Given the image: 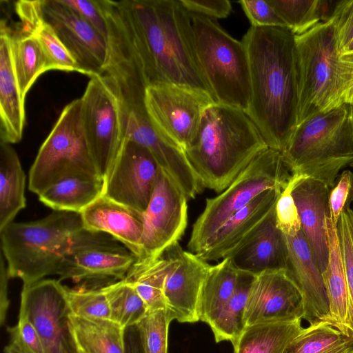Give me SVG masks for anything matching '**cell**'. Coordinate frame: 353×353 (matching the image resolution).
Wrapping results in <instances>:
<instances>
[{
	"mask_svg": "<svg viewBox=\"0 0 353 353\" xmlns=\"http://www.w3.org/2000/svg\"><path fill=\"white\" fill-rule=\"evenodd\" d=\"M99 3L108 30L107 60L100 76L127 108L145 110L146 88L157 83L190 88L214 99L198 60L190 13L179 0Z\"/></svg>",
	"mask_w": 353,
	"mask_h": 353,
	"instance_id": "1",
	"label": "cell"
},
{
	"mask_svg": "<svg viewBox=\"0 0 353 353\" xmlns=\"http://www.w3.org/2000/svg\"><path fill=\"white\" fill-rule=\"evenodd\" d=\"M241 41L248 54L251 88L245 113L268 147L283 152L298 124L295 35L285 27L251 26Z\"/></svg>",
	"mask_w": 353,
	"mask_h": 353,
	"instance_id": "2",
	"label": "cell"
},
{
	"mask_svg": "<svg viewBox=\"0 0 353 353\" xmlns=\"http://www.w3.org/2000/svg\"><path fill=\"white\" fill-rule=\"evenodd\" d=\"M268 148L245 111L215 102L204 111L197 135L184 151L203 188L220 193Z\"/></svg>",
	"mask_w": 353,
	"mask_h": 353,
	"instance_id": "3",
	"label": "cell"
},
{
	"mask_svg": "<svg viewBox=\"0 0 353 353\" xmlns=\"http://www.w3.org/2000/svg\"><path fill=\"white\" fill-rule=\"evenodd\" d=\"M299 73L298 125L349 103L353 88V53L342 54L331 20L295 35Z\"/></svg>",
	"mask_w": 353,
	"mask_h": 353,
	"instance_id": "4",
	"label": "cell"
},
{
	"mask_svg": "<svg viewBox=\"0 0 353 353\" xmlns=\"http://www.w3.org/2000/svg\"><path fill=\"white\" fill-rule=\"evenodd\" d=\"M83 229L80 213L54 211L36 221L12 222L1 230L9 279L30 285L57 275L74 237Z\"/></svg>",
	"mask_w": 353,
	"mask_h": 353,
	"instance_id": "5",
	"label": "cell"
},
{
	"mask_svg": "<svg viewBox=\"0 0 353 353\" xmlns=\"http://www.w3.org/2000/svg\"><path fill=\"white\" fill-rule=\"evenodd\" d=\"M282 154L292 175L332 188L342 168L353 166V105L343 103L298 125Z\"/></svg>",
	"mask_w": 353,
	"mask_h": 353,
	"instance_id": "6",
	"label": "cell"
},
{
	"mask_svg": "<svg viewBox=\"0 0 353 353\" xmlns=\"http://www.w3.org/2000/svg\"><path fill=\"white\" fill-rule=\"evenodd\" d=\"M198 60L215 101L246 111L251 88L245 47L212 19L190 13Z\"/></svg>",
	"mask_w": 353,
	"mask_h": 353,
	"instance_id": "7",
	"label": "cell"
},
{
	"mask_svg": "<svg viewBox=\"0 0 353 353\" xmlns=\"http://www.w3.org/2000/svg\"><path fill=\"white\" fill-rule=\"evenodd\" d=\"M292 174L281 152L268 148L223 192L206 199L192 226L188 248L199 255L225 221L266 190L285 188Z\"/></svg>",
	"mask_w": 353,
	"mask_h": 353,
	"instance_id": "8",
	"label": "cell"
},
{
	"mask_svg": "<svg viewBox=\"0 0 353 353\" xmlns=\"http://www.w3.org/2000/svg\"><path fill=\"white\" fill-rule=\"evenodd\" d=\"M75 177L103 179L85 137L80 98L64 107L41 145L29 172L28 188L39 195L52 185Z\"/></svg>",
	"mask_w": 353,
	"mask_h": 353,
	"instance_id": "9",
	"label": "cell"
},
{
	"mask_svg": "<svg viewBox=\"0 0 353 353\" xmlns=\"http://www.w3.org/2000/svg\"><path fill=\"white\" fill-rule=\"evenodd\" d=\"M81 99L85 137L104 179L124 140V108L112 84L101 76L90 77Z\"/></svg>",
	"mask_w": 353,
	"mask_h": 353,
	"instance_id": "10",
	"label": "cell"
},
{
	"mask_svg": "<svg viewBox=\"0 0 353 353\" xmlns=\"http://www.w3.org/2000/svg\"><path fill=\"white\" fill-rule=\"evenodd\" d=\"M215 102L205 92L168 83L148 85L144 97L152 125L183 150L194 141L204 111Z\"/></svg>",
	"mask_w": 353,
	"mask_h": 353,
	"instance_id": "11",
	"label": "cell"
},
{
	"mask_svg": "<svg viewBox=\"0 0 353 353\" xmlns=\"http://www.w3.org/2000/svg\"><path fill=\"white\" fill-rule=\"evenodd\" d=\"M137 257L111 236L84 228L64 256L57 276L74 282L123 279Z\"/></svg>",
	"mask_w": 353,
	"mask_h": 353,
	"instance_id": "12",
	"label": "cell"
},
{
	"mask_svg": "<svg viewBox=\"0 0 353 353\" xmlns=\"http://www.w3.org/2000/svg\"><path fill=\"white\" fill-rule=\"evenodd\" d=\"M188 200L176 182L160 168L150 200L143 212L141 257L160 256L179 243L188 225Z\"/></svg>",
	"mask_w": 353,
	"mask_h": 353,
	"instance_id": "13",
	"label": "cell"
},
{
	"mask_svg": "<svg viewBox=\"0 0 353 353\" xmlns=\"http://www.w3.org/2000/svg\"><path fill=\"white\" fill-rule=\"evenodd\" d=\"M66 286L43 279L23 285L19 314L34 325L46 353H76L68 327Z\"/></svg>",
	"mask_w": 353,
	"mask_h": 353,
	"instance_id": "14",
	"label": "cell"
},
{
	"mask_svg": "<svg viewBox=\"0 0 353 353\" xmlns=\"http://www.w3.org/2000/svg\"><path fill=\"white\" fill-rule=\"evenodd\" d=\"M159 169L148 149L124 139L104 179L103 194L143 212L152 194Z\"/></svg>",
	"mask_w": 353,
	"mask_h": 353,
	"instance_id": "15",
	"label": "cell"
},
{
	"mask_svg": "<svg viewBox=\"0 0 353 353\" xmlns=\"http://www.w3.org/2000/svg\"><path fill=\"white\" fill-rule=\"evenodd\" d=\"M303 299L288 269L267 270L255 274L244 315L245 326L303 319Z\"/></svg>",
	"mask_w": 353,
	"mask_h": 353,
	"instance_id": "16",
	"label": "cell"
},
{
	"mask_svg": "<svg viewBox=\"0 0 353 353\" xmlns=\"http://www.w3.org/2000/svg\"><path fill=\"white\" fill-rule=\"evenodd\" d=\"M42 13L77 62L81 73L90 77L101 75L108 55L106 40L60 0L42 1Z\"/></svg>",
	"mask_w": 353,
	"mask_h": 353,
	"instance_id": "17",
	"label": "cell"
},
{
	"mask_svg": "<svg viewBox=\"0 0 353 353\" xmlns=\"http://www.w3.org/2000/svg\"><path fill=\"white\" fill-rule=\"evenodd\" d=\"M124 139L149 150L159 167L176 182L188 199H194L202 191L203 188L185 151L154 128L146 112L124 107Z\"/></svg>",
	"mask_w": 353,
	"mask_h": 353,
	"instance_id": "18",
	"label": "cell"
},
{
	"mask_svg": "<svg viewBox=\"0 0 353 353\" xmlns=\"http://www.w3.org/2000/svg\"><path fill=\"white\" fill-rule=\"evenodd\" d=\"M167 251L171 265L163 287L165 308L172 320L197 322L199 295L211 265L196 254L184 251L179 243Z\"/></svg>",
	"mask_w": 353,
	"mask_h": 353,
	"instance_id": "19",
	"label": "cell"
},
{
	"mask_svg": "<svg viewBox=\"0 0 353 353\" xmlns=\"http://www.w3.org/2000/svg\"><path fill=\"white\" fill-rule=\"evenodd\" d=\"M292 194L298 210L301 230L323 274L329 258L326 218L329 216L330 188L321 181L300 176Z\"/></svg>",
	"mask_w": 353,
	"mask_h": 353,
	"instance_id": "20",
	"label": "cell"
},
{
	"mask_svg": "<svg viewBox=\"0 0 353 353\" xmlns=\"http://www.w3.org/2000/svg\"><path fill=\"white\" fill-rule=\"evenodd\" d=\"M285 238L288 249V270L303 295V319L310 325L323 321L334 326L322 273L314 262L302 231L293 236L285 235Z\"/></svg>",
	"mask_w": 353,
	"mask_h": 353,
	"instance_id": "21",
	"label": "cell"
},
{
	"mask_svg": "<svg viewBox=\"0 0 353 353\" xmlns=\"http://www.w3.org/2000/svg\"><path fill=\"white\" fill-rule=\"evenodd\" d=\"M80 214L85 230L107 234L141 256L143 212L103 194Z\"/></svg>",
	"mask_w": 353,
	"mask_h": 353,
	"instance_id": "22",
	"label": "cell"
},
{
	"mask_svg": "<svg viewBox=\"0 0 353 353\" xmlns=\"http://www.w3.org/2000/svg\"><path fill=\"white\" fill-rule=\"evenodd\" d=\"M283 189L266 190L232 214L198 256L207 262L228 257L253 232L275 206Z\"/></svg>",
	"mask_w": 353,
	"mask_h": 353,
	"instance_id": "23",
	"label": "cell"
},
{
	"mask_svg": "<svg viewBox=\"0 0 353 353\" xmlns=\"http://www.w3.org/2000/svg\"><path fill=\"white\" fill-rule=\"evenodd\" d=\"M226 258H230L239 270L253 274L288 268L285 238L276 223L275 206L242 244Z\"/></svg>",
	"mask_w": 353,
	"mask_h": 353,
	"instance_id": "24",
	"label": "cell"
},
{
	"mask_svg": "<svg viewBox=\"0 0 353 353\" xmlns=\"http://www.w3.org/2000/svg\"><path fill=\"white\" fill-rule=\"evenodd\" d=\"M0 22V141L12 144L19 142L23 137L25 99L14 68L12 30L6 19Z\"/></svg>",
	"mask_w": 353,
	"mask_h": 353,
	"instance_id": "25",
	"label": "cell"
},
{
	"mask_svg": "<svg viewBox=\"0 0 353 353\" xmlns=\"http://www.w3.org/2000/svg\"><path fill=\"white\" fill-rule=\"evenodd\" d=\"M15 10L21 26L19 32L30 33L39 41L47 60L48 70L81 73L79 66L54 29L43 19L42 1H19Z\"/></svg>",
	"mask_w": 353,
	"mask_h": 353,
	"instance_id": "26",
	"label": "cell"
},
{
	"mask_svg": "<svg viewBox=\"0 0 353 353\" xmlns=\"http://www.w3.org/2000/svg\"><path fill=\"white\" fill-rule=\"evenodd\" d=\"M329 258L322 276L329 303L330 316L335 327L350 336L347 327L348 290L336 226L326 218Z\"/></svg>",
	"mask_w": 353,
	"mask_h": 353,
	"instance_id": "27",
	"label": "cell"
},
{
	"mask_svg": "<svg viewBox=\"0 0 353 353\" xmlns=\"http://www.w3.org/2000/svg\"><path fill=\"white\" fill-rule=\"evenodd\" d=\"M74 343L85 353H125V330L110 319H92L69 314Z\"/></svg>",
	"mask_w": 353,
	"mask_h": 353,
	"instance_id": "28",
	"label": "cell"
},
{
	"mask_svg": "<svg viewBox=\"0 0 353 353\" xmlns=\"http://www.w3.org/2000/svg\"><path fill=\"white\" fill-rule=\"evenodd\" d=\"M26 174L11 144L0 141V231L26 205Z\"/></svg>",
	"mask_w": 353,
	"mask_h": 353,
	"instance_id": "29",
	"label": "cell"
},
{
	"mask_svg": "<svg viewBox=\"0 0 353 353\" xmlns=\"http://www.w3.org/2000/svg\"><path fill=\"white\" fill-rule=\"evenodd\" d=\"M301 320L247 326L241 334L232 342L234 353H285L291 341L303 329Z\"/></svg>",
	"mask_w": 353,
	"mask_h": 353,
	"instance_id": "30",
	"label": "cell"
},
{
	"mask_svg": "<svg viewBox=\"0 0 353 353\" xmlns=\"http://www.w3.org/2000/svg\"><path fill=\"white\" fill-rule=\"evenodd\" d=\"M239 276V270L230 258L210 266L199 295V321L209 325L216 316L234 294Z\"/></svg>",
	"mask_w": 353,
	"mask_h": 353,
	"instance_id": "31",
	"label": "cell"
},
{
	"mask_svg": "<svg viewBox=\"0 0 353 353\" xmlns=\"http://www.w3.org/2000/svg\"><path fill=\"white\" fill-rule=\"evenodd\" d=\"M170 265L168 251L157 257H139L124 278L134 288L148 311L165 308L163 287Z\"/></svg>",
	"mask_w": 353,
	"mask_h": 353,
	"instance_id": "32",
	"label": "cell"
},
{
	"mask_svg": "<svg viewBox=\"0 0 353 353\" xmlns=\"http://www.w3.org/2000/svg\"><path fill=\"white\" fill-rule=\"evenodd\" d=\"M104 179L70 178L49 187L39 201L54 211L81 213L103 194Z\"/></svg>",
	"mask_w": 353,
	"mask_h": 353,
	"instance_id": "33",
	"label": "cell"
},
{
	"mask_svg": "<svg viewBox=\"0 0 353 353\" xmlns=\"http://www.w3.org/2000/svg\"><path fill=\"white\" fill-rule=\"evenodd\" d=\"M11 48L19 90L26 99L37 79L48 71L47 60L39 41L30 33L12 30Z\"/></svg>",
	"mask_w": 353,
	"mask_h": 353,
	"instance_id": "34",
	"label": "cell"
},
{
	"mask_svg": "<svg viewBox=\"0 0 353 353\" xmlns=\"http://www.w3.org/2000/svg\"><path fill=\"white\" fill-rule=\"evenodd\" d=\"M255 274L240 271L234 294L209 325L216 342L234 341L243 332L246 303Z\"/></svg>",
	"mask_w": 353,
	"mask_h": 353,
	"instance_id": "35",
	"label": "cell"
},
{
	"mask_svg": "<svg viewBox=\"0 0 353 353\" xmlns=\"http://www.w3.org/2000/svg\"><path fill=\"white\" fill-rule=\"evenodd\" d=\"M285 353H353V338L321 321L303 327Z\"/></svg>",
	"mask_w": 353,
	"mask_h": 353,
	"instance_id": "36",
	"label": "cell"
},
{
	"mask_svg": "<svg viewBox=\"0 0 353 353\" xmlns=\"http://www.w3.org/2000/svg\"><path fill=\"white\" fill-rule=\"evenodd\" d=\"M109 305L110 320L124 329L134 326L148 309L134 288L125 279L101 286Z\"/></svg>",
	"mask_w": 353,
	"mask_h": 353,
	"instance_id": "37",
	"label": "cell"
},
{
	"mask_svg": "<svg viewBox=\"0 0 353 353\" xmlns=\"http://www.w3.org/2000/svg\"><path fill=\"white\" fill-rule=\"evenodd\" d=\"M294 35H300L321 22L320 0H268Z\"/></svg>",
	"mask_w": 353,
	"mask_h": 353,
	"instance_id": "38",
	"label": "cell"
},
{
	"mask_svg": "<svg viewBox=\"0 0 353 353\" xmlns=\"http://www.w3.org/2000/svg\"><path fill=\"white\" fill-rule=\"evenodd\" d=\"M172 319L165 308L149 310L134 325L143 353H168V328Z\"/></svg>",
	"mask_w": 353,
	"mask_h": 353,
	"instance_id": "39",
	"label": "cell"
},
{
	"mask_svg": "<svg viewBox=\"0 0 353 353\" xmlns=\"http://www.w3.org/2000/svg\"><path fill=\"white\" fill-rule=\"evenodd\" d=\"M66 299L70 314L92 319H110L107 297L100 288L66 286Z\"/></svg>",
	"mask_w": 353,
	"mask_h": 353,
	"instance_id": "40",
	"label": "cell"
},
{
	"mask_svg": "<svg viewBox=\"0 0 353 353\" xmlns=\"http://www.w3.org/2000/svg\"><path fill=\"white\" fill-rule=\"evenodd\" d=\"M336 230L348 290L347 327L353 338V209L350 208L342 213Z\"/></svg>",
	"mask_w": 353,
	"mask_h": 353,
	"instance_id": "41",
	"label": "cell"
},
{
	"mask_svg": "<svg viewBox=\"0 0 353 353\" xmlns=\"http://www.w3.org/2000/svg\"><path fill=\"white\" fill-rule=\"evenodd\" d=\"M300 175H292L282 190L275 205L276 223L286 236H293L301 230L298 210L292 196V189Z\"/></svg>",
	"mask_w": 353,
	"mask_h": 353,
	"instance_id": "42",
	"label": "cell"
},
{
	"mask_svg": "<svg viewBox=\"0 0 353 353\" xmlns=\"http://www.w3.org/2000/svg\"><path fill=\"white\" fill-rule=\"evenodd\" d=\"M10 344L22 353H46L42 341L32 322L19 314L18 323L7 327Z\"/></svg>",
	"mask_w": 353,
	"mask_h": 353,
	"instance_id": "43",
	"label": "cell"
},
{
	"mask_svg": "<svg viewBox=\"0 0 353 353\" xmlns=\"http://www.w3.org/2000/svg\"><path fill=\"white\" fill-rule=\"evenodd\" d=\"M353 201V172L344 170L337 183L330 190L329 216L333 225H337L342 213L350 208Z\"/></svg>",
	"mask_w": 353,
	"mask_h": 353,
	"instance_id": "44",
	"label": "cell"
},
{
	"mask_svg": "<svg viewBox=\"0 0 353 353\" xmlns=\"http://www.w3.org/2000/svg\"><path fill=\"white\" fill-rule=\"evenodd\" d=\"M252 26L254 27H285L284 22L267 1H239Z\"/></svg>",
	"mask_w": 353,
	"mask_h": 353,
	"instance_id": "45",
	"label": "cell"
},
{
	"mask_svg": "<svg viewBox=\"0 0 353 353\" xmlns=\"http://www.w3.org/2000/svg\"><path fill=\"white\" fill-rule=\"evenodd\" d=\"M329 20L337 32L341 52L353 39V0L337 1Z\"/></svg>",
	"mask_w": 353,
	"mask_h": 353,
	"instance_id": "46",
	"label": "cell"
},
{
	"mask_svg": "<svg viewBox=\"0 0 353 353\" xmlns=\"http://www.w3.org/2000/svg\"><path fill=\"white\" fill-rule=\"evenodd\" d=\"M90 23L105 40L108 30L99 0H60Z\"/></svg>",
	"mask_w": 353,
	"mask_h": 353,
	"instance_id": "47",
	"label": "cell"
},
{
	"mask_svg": "<svg viewBox=\"0 0 353 353\" xmlns=\"http://www.w3.org/2000/svg\"><path fill=\"white\" fill-rule=\"evenodd\" d=\"M182 6L192 14L208 17L210 19L227 17L232 10L228 0H179Z\"/></svg>",
	"mask_w": 353,
	"mask_h": 353,
	"instance_id": "48",
	"label": "cell"
},
{
	"mask_svg": "<svg viewBox=\"0 0 353 353\" xmlns=\"http://www.w3.org/2000/svg\"><path fill=\"white\" fill-rule=\"evenodd\" d=\"M9 278L7 273V267L5 259L1 253V276H0V321L3 325L8 309L10 301L8 297V281Z\"/></svg>",
	"mask_w": 353,
	"mask_h": 353,
	"instance_id": "49",
	"label": "cell"
},
{
	"mask_svg": "<svg viewBox=\"0 0 353 353\" xmlns=\"http://www.w3.org/2000/svg\"><path fill=\"white\" fill-rule=\"evenodd\" d=\"M125 353H143L135 326L125 330Z\"/></svg>",
	"mask_w": 353,
	"mask_h": 353,
	"instance_id": "50",
	"label": "cell"
},
{
	"mask_svg": "<svg viewBox=\"0 0 353 353\" xmlns=\"http://www.w3.org/2000/svg\"><path fill=\"white\" fill-rule=\"evenodd\" d=\"M4 353H22L13 345L9 344L4 347Z\"/></svg>",
	"mask_w": 353,
	"mask_h": 353,
	"instance_id": "51",
	"label": "cell"
},
{
	"mask_svg": "<svg viewBox=\"0 0 353 353\" xmlns=\"http://www.w3.org/2000/svg\"><path fill=\"white\" fill-rule=\"evenodd\" d=\"M353 53V39L350 43L342 50L341 54H351Z\"/></svg>",
	"mask_w": 353,
	"mask_h": 353,
	"instance_id": "52",
	"label": "cell"
},
{
	"mask_svg": "<svg viewBox=\"0 0 353 353\" xmlns=\"http://www.w3.org/2000/svg\"><path fill=\"white\" fill-rule=\"evenodd\" d=\"M73 342V341H72ZM74 350L76 353H85L81 348H79L77 345H76L73 342Z\"/></svg>",
	"mask_w": 353,
	"mask_h": 353,
	"instance_id": "53",
	"label": "cell"
},
{
	"mask_svg": "<svg viewBox=\"0 0 353 353\" xmlns=\"http://www.w3.org/2000/svg\"><path fill=\"white\" fill-rule=\"evenodd\" d=\"M349 103L353 105V88H352V93H351V96H350Z\"/></svg>",
	"mask_w": 353,
	"mask_h": 353,
	"instance_id": "54",
	"label": "cell"
}]
</instances>
